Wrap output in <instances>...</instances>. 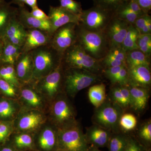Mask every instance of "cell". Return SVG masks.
Masks as SVG:
<instances>
[{
	"mask_svg": "<svg viewBox=\"0 0 151 151\" xmlns=\"http://www.w3.org/2000/svg\"><path fill=\"white\" fill-rule=\"evenodd\" d=\"M150 16L149 14H145L139 17L135 21L133 25L139 32L140 31L142 28L147 24V20Z\"/></svg>",
	"mask_w": 151,
	"mask_h": 151,
	"instance_id": "cell-45",
	"label": "cell"
},
{
	"mask_svg": "<svg viewBox=\"0 0 151 151\" xmlns=\"http://www.w3.org/2000/svg\"><path fill=\"white\" fill-rule=\"evenodd\" d=\"M94 5L99 6L103 8L113 11H115L124 4L127 0H92Z\"/></svg>",
	"mask_w": 151,
	"mask_h": 151,
	"instance_id": "cell-34",
	"label": "cell"
},
{
	"mask_svg": "<svg viewBox=\"0 0 151 151\" xmlns=\"http://www.w3.org/2000/svg\"><path fill=\"white\" fill-rule=\"evenodd\" d=\"M137 118L131 113L122 114L119 119V126L126 132H129L134 129L137 126Z\"/></svg>",
	"mask_w": 151,
	"mask_h": 151,
	"instance_id": "cell-32",
	"label": "cell"
},
{
	"mask_svg": "<svg viewBox=\"0 0 151 151\" xmlns=\"http://www.w3.org/2000/svg\"><path fill=\"white\" fill-rule=\"evenodd\" d=\"M86 151H102L99 150L98 148L89 145Z\"/></svg>",
	"mask_w": 151,
	"mask_h": 151,
	"instance_id": "cell-52",
	"label": "cell"
},
{
	"mask_svg": "<svg viewBox=\"0 0 151 151\" xmlns=\"http://www.w3.org/2000/svg\"><path fill=\"white\" fill-rule=\"evenodd\" d=\"M128 85L148 89L151 84L150 66L142 65L128 69Z\"/></svg>",
	"mask_w": 151,
	"mask_h": 151,
	"instance_id": "cell-15",
	"label": "cell"
},
{
	"mask_svg": "<svg viewBox=\"0 0 151 151\" xmlns=\"http://www.w3.org/2000/svg\"><path fill=\"white\" fill-rule=\"evenodd\" d=\"M17 86L0 78V91L6 96L14 97L16 94Z\"/></svg>",
	"mask_w": 151,
	"mask_h": 151,
	"instance_id": "cell-39",
	"label": "cell"
},
{
	"mask_svg": "<svg viewBox=\"0 0 151 151\" xmlns=\"http://www.w3.org/2000/svg\"><path fill=\"white\" fill-rule=\"evenodd\" d=\"M26 35L21 47L22 53L29 52L40 47L50 44L52 35L48 32L39 29H27Z\"/></svg>",
	"mask_w": 151,
	"mask_h": 151,
	"instance_id": "cell-12",
	"label": "cell"
},
{
	"mask_svg": "<svg viewBox=\"0 0 151 151\" xmlns=\"http://www.w3.org/2000/svg\"><path fill=\"white\" fill-rule=\"evenodd\" d=\"M58 151H67L66 150H60Z\"/></svg>",
	"mask_w": 151,
	"mask_h": 151,
	"instance_id": "cell-55",
	"label": "cell"
},
{
	"mask_svg": "<svg viewBox=\"0 0 151 151\" xmlns=\"http://www.w3.org/2000/svg\"><path fill=\"white\" fill-rule=\"evenodd\" d=\"M31 52L34 64L32 81H36L48 75L60 64L62 55L50 44L35 49Z\"/></svg>",
	"mask_w": 151,
	"mask_h": 151,
	"instance_id": "cell-1",
	"label": "cell"
},
{
	"mask_svg": "<svg viewBox=\"0 0 151 151\" xmlns=\"http://www.w3.org/2000/svg\"><path fill=\"white\" fill-rule=\"evenodd\" d=\"M26 32V29L20 23L16 16L11 20L1 39L22 47Z\"/></svg>",
	"mask_w": 151,
	"mask_h": 151,
	"instance_id": "cell-17",
	"label": "cell"
},
{
	"mask_svg": "<svg viewBox=\"0 0 151 151\" xmlns=\"http://www.w3.org/2000/svg\"><path fill=\"white\" fill-rule=\"evenodd\" d=\"M17 8L4 1L0 2V39H2L11 20L16 16Z\"/></svg>",
	"mask_w": 151,
	"mask_h": 151,
	"instance_id": "cell-20",
	"label": "cell"
},
{
	"mask_svg": "<svg viewBox=\"0 0 151 151\" xmlns=\"http://www.w3.org/2000/svg\"><path fill=\"white\" fill-rule=\"evenodd\" d=\"M15 111L13 103L6 99L0 100V119H5L13 115Z\"/></svg>",
	"mask_w": 151,
	"mask_h": 151,
	"instance_id": "cell-35",
	"label": "cell"
},
{
	"mask_svg": "<svg viewBox=\"0 0 151 151\" xmlns=\"http://www.w3.org/2000/svg\"><path fill=\"white\" fill-rule=\"evenodd\" d=\"M124 151H145V149L138 142L136 138L129 136Z\"/></svg>",
	"mask_w": 151,
	"mask_h": 151,
	"instance_id": "cell-41",
	"label": "cell"
},
{
	"mask_svg": "<svg viewBox=\"0 0 151 151\" xmlns=\"http://www.w3.org/2000/svg\"><path fill=\"white\" fill-rule=\"evenodd\" d=\"M15 142L18 147L20 148L30 147L32 145V138L29 135L23 134L16 137Z\"/></svg>",
	"mask_w": 151,
	"mask_h": 151,
	"instance_id": "cell-40",
	"label": "cell"
},
{
	"mask_svg": "<svg viewBox=\"0 0 151 151\" xmlns=\"http://www.w3.org/2000/svg\"><path fill=\"white\" fill-rule=\"evenodd\" d=\"M139 49L127 52L126 63L128 69L139 66L145 65L150 66V59Z\"/></svg>",
	"mask_w": 151,
	"mask_h": 151,
	"instance_id": "cell-22",
	"label": "cell"
},
{
	"mask_svg": "<svg viewBox=\"0 0 151 151\" xmlns=\"http://www.w3.org/2000/svg\"><path fill=\"white\" fill-rule=\"evenodd\" d=\"M140 36L149 45L151 46V34L140 35Z\"/></svg>",
	"mask_w": 151,
	"mask_h": 151,
	"instance_id": "cell-48",
	"label": "cell"
},
{
	"mask_svg": "<svg viewBox=\"0 0 151 151\" xmlns=\"http://www.w3.org/2000/svg\"><path fill=\"white\" fill-rule=\"evenodd\" d=\"M77 25L70 23L57 29L52 36L50 45L62 55L67 49L77 42Z\"/></svg>",
	"mask_w": 151,
	"mask_h": 151,
	"instance_id": "cell-8",
	"label": "cell"
},
{
	"mask_svg": "<svg viewBox=\"0 0 151 151\" xmlns=\"http://www.w3.org/2000/svg\"><path fill=\"white\" fill-rule=\"evenodd\" d=\"M42 117L39 113H31L24 115L20 119L19 127L22 130L32 129L37 127L42 121Z\"/></svg>",
	"mask_w": 151,
	"mask_h": 151,
	"instance_id": "cell-26",
	"label": "cell"
},
{
	"mask_svg": "<svg viewBox=\"0 0 151 151\" xmlns=\"http://www.w3.org/2000/svg\"><path fill=\"white\" fill-rule=\"evenodd\" d=\"M129 136L124 133H113L112 134L108 147L109 151H124L129 140Z\"/></svg>",
	"mask_w": 151,
	"mask_h": 151,
	"instance_id": "cell-25",
	"label": "cell"
},
{
	"mask_svg": "<svg viewBox=\"0 0 151 151\" xmlns=\"http://www.w3.org/2000/svg\"><path fill=\"white\" fill-rule=\"evenodd\" d=\"M144 13L149 14L151 9V0H135Z\"/></svg>",
	"mask_w": 151,
	"mask_h": 151,
	"instance_id": "cell-47",
	"label": "cell"
},
{
	"mask_svg": "<svg viewBox=\"0 0 151 151\" xmlns=\"http://www.w3.org/2000/svg\"><path fill=\"white\" fill-rule=\"evenodd\" d=\"M22 96L30 106L38 107L42 105V100L36 92L29 87H24L22 90Z\"/></svg>",
	"mask_w": 151,
	"mask_h": 151,
	"instance_id": "cell-31",
	"label": "cell"
},
{
	"mask_svg": "<svg viewBox=\"0 0 151 151\" xmlns=\"http://www.w3.org/2000/svg\"><path fill=\"white\" fill-rule=\"evenodd\" d=\"M124 66V65H122L116 67L108 68H104L103 70L105 76L110 80V81H111L116 75L119 73L120 70Z\"/></svg>",
	"mask_w": 151,
	"mask_h": 151,
	"instance_id": "cell-43",
	"label": "cell"
},
{
	"mask_svg": "<svg viewBox=\"0 0 151 151\" xmlns=\"http://www.w3.org/2000/svg\"><path fill=\"white\" fill-rule=\"evenodd\" d=\"M16 17L20 23L25 29H39L48 32L52 36L51 25L49 21L38 19L32 16L30 12L25 7H19L17 10Z\"/></svg>",
	"mask_w": 151,
	"mask_h": 151,
	"instance_id": "cell-14",
	"label": "cell"
},
{
	"mask_svg": "<svg viewBox=\"0 0 151 151\" xmlns=\"http://www.w3.org/2000/svg\"><path fill=\"white\" fill-rule=\"evenodd\" d=\"M132 98V107L142 111L145 108L149 98L148 89L128 85Z\"/></svg>",
	"mask_w": 151,
	"mask_h": 151,
	"instance_id": "cell-19",
	"label": "cell"
},
{
	"mask_svg": "<svg viewBox=\"0 0 151 151\" xmlns=\"http://www.w3.org/2000/svg\"><path fill=\"white\" fill-rule=\"evenodd\" d=\"M1 151H14L10 148L9 147H4L3 148Z\"/></svg>",
	"mask_w": 151,
	"mask_h": 151,
	"instance_id": "cell-54",
	"label": "cell"
},
{
	"mask_svg": "<svg viewBox=\"0 0 151 151\" xmlns=\"http://www.w3.org/2000/svg\"><path fill=\"white\" fill-rule=\"evenodd\" d=\"M139 35V31L132 24H130L122 47L126 52L138 49L137 40Z\"/></svg>",
	"mask_w": 151,
	"mask_h": 151,
	"instance_id": "cell-27",
	"label": "cell"
},
{
	"mask_svg": "<svg viewBox=\"0 0 151 151\" xmlns=\"http://www.w3.org/2000/svg\"><path fill=\"white\" fill-rule=\"evenodd\" d=\"M138 139L137 140L142 146L146 149H150L151 144V121L143 124L138 133Z\"/></svg>",
	"mask_w": 151,
	"mask_h": 151,
	"instance_id": "cell-29",
	"label": "cell"
},
{
	"mask_svg": "<svg viewBox=\"0 0 151 151\" xmlns=\"http://www.w3.org/2000/svg\"><path fill=\"white\" fill-rule=\"evenodd\" d=\"M112 134L110 131L95 125L87 129L85 135L89 145L99 148L107 147Z\"/></svg>",
	"mask_w": 151,
	"mask_h": 151,
	"instance_id": "cell-18",
	"label": "cell"
},
{
	"mask_svg": "<svg viewBox=\"0 0 151 151\" xmlns=\"http://www.w3.org/2000/svg\"><path fill=\"white\" fill-rule=\"evenodd\" d=\"M89 101L96 108L101 106L106 100V86L104 84L91 86L88 91Z\"/></svg>",
	"mask_w": 151,
	"mask_h": 151,
	"instance_id": "cell-23",
	"label": "cell"
},
{
	"mask_svg": "<svg viewBox=\"0 0 151 151\" xmlns=\"http://www.w3.org/2000/svg\"><path fill=\"white\" fill-rule=\"evenodd\" d=\"M10 131V127L8 124L0 123V142L5 140Z\"/></svg>",
	"mask_w": 151,
	"mask_h": 151,
	"instance_id": "cell-46",
	"label": "cell"
},
{
	"mask_svg": "<svg viewBox=\"0 0 151 151\" xmlns=\"http://www.w3.org/2000/svg\"><path fill=\"white\" fill-rule=\"evenodd\" d=\"M114 16L124 20L130 24L133 25L135 21L140 16L128 9L123 4L115 11Z\"/></svg>",
	"mask_w": 151,
	"mask_h": 151,
	"instance_id": "cell-30",
	"label": "cell"
},
{
	"mask_svg": "<svg viewBox=\"0 0 151 151\" xmlns=\"http://www.w3.org/2000/svg\"><path fill=\"white\" fill-rule=\"evenodd\" d=\"M63 67L62 61L56 68L48 75L35 81L37 88L52 97L59 92L63 82Z\"/></svg>",
	"mask_w": 151,
	"mask_h": 151,
	"instance_id": "cell-9",
	"label": "cell"
},
{
	"mask_svg": "<svg viewBox=\"0 0 151 151\" xmlns=\"http://www.w3.org/2000/svg\"><path fill=\"white\" fill-rule=\"evenodd\" d=\"M60 150L67 151H86L88 145L85 134L76 123L63 127L58 133Z\"/></svg>",
	"mask_w": 151,
	"mask_h": 151,
	"instance_id": "cell-5",
	"label": "cell"
},
{
	"mask_svg": "<svg viewBox=\"0 0 151 151\" xmlns=\"http://www.w3.org/2000/svg\"><path fill=\"white\" fill-rule=\"evenodd\" d=\"M111 95L112 102L119 105L123 109L130 107L120 91L119 85L112 88L111 90Z\"/></svg>",
	"mask_w": 151,
	"mask_h": 151,
	"instance_id": "cell-36",
	"label": "cell"
},
{
	"mask_svg": "<svg viewBox=\"0 0 151 151\" xmlns=\"http://www.w3.org/2000/svg\"><path fill=\"white\" fill-rule=\"evenodd\" d=\"M123 109L111 101H106L96 108L93 121L97 126L113 133H117L119 119L123 113Z\"/></svg>",
	"mask_w": 151,
	"mask_h": 151,
	"instance_id": "cell-7",
	"label": "cell"
},
{
	"mask_svg": "<svg viewBox=\"0 0 151 151\" xmlns=\"http://www.w3.org/2000/svg\"><path fill=\"white\" fill-rule=\"evenodd\" d=\"M60 6L74 14L80 16L83 9L81 3L74 0H58Z\"/></svg>",
	"mask_w": 151,
	"mask_h": 151,
	"instance_id": "cell-33",
	"label": "cell"
},
{
	"mask_svg": "<svg viewBox=\"0 0 151 151\" xmlns=\"http://www.w3.org/2000/svg\"><path fill=\"white\" fill-rule=\"evenodd\" d=\"M77 43L86 53L95 59L101 60L110 50L105 33L87 30L77 25Z\"/></svg>",
	"mask_w": 151,
	"mask_h": 151,
	"instance_id": "cell-2",
	"label": "cell"
},
{
	"mask_svg": "<svg viewBox=\"0 0 151 151\" xmlns=\"http://www.w3.org/2000/svg\"><path fill=\"white\" fill-rule=\"evenodd\" d=\"M130 24L127 22L114 16L104 31L110 49L122 47Z\"/></svg>",
	"mask_w": 151,
	"mask_h": 151,
	"instance_id": "cell-10",
	"label": "cell"
},
{
	"mask_svg": "<svg viewBox=\"0 0 151 151\" xmlns=\"http://www.w3.org/2000/svg\"><path fill=\"white\" fill-rule=\"evenodd\" d=\"M114 16V12L94 6L83 10L78 25L87 30L103 32Z\"/></svg>",
	"mask_w": 151,
	"mask_h": 151,
	"instance_id": "cell-6",
	"label": "cell"
},
{
	"mask_svg": "<svg viewBox=\"0 0 151 151\" xmlns=\"http://www.w3.org/2000/svg\"><path fill=\"white\" fill-rule=\"evenodd\" d=\"M48 16L52 35L57 29L63 26L70 23L78 24L80 21L79 16L64 9L60 6H50Z\"/></svg>",
	"mask_w": 151,
	"mask_h": 151,
	"instance_id": "cell-11",
	"label": "cell"
},
{
	"mask_svg": "<svg viewBox=\"0 0 151 151\" xmlns=\"http://www.w3.org/2000/svg\"><path fill=\"white\" fill-rule=\"evenodd\" d=\"M63 71V82L67 94L74 97L79 91L96 83L100 79L99 74L80 68H66Z\"/></svg>",
	"mask_w": 151,
	"mask_h": 151,
	"instance_id": "cell-4",
	"label": "cell"
},
{
	"mask_svg": "<svg viewBox=\"0 0 151 151\" xmlns=\"http://www.w3.org/2000/svg\"><path fill=\"white\" fill-rule=\"evenodd\" d=\"M26 0H12V3L19 6V7H24Z\"/></svg>",
	"mask_w": 151,
	"mask_h": 151,
	"instance_id": "cell-50",
	"label": "cell"
},
{
	"mask_svg": "<svg viewBox=\"0 0 151 151\" xmlns=\"http://www.w3.org/2000/svg\"><path fill=\"white\" fill-rule=\"evenodd\" d=\"M123 4L140 16L145 14L141 9L135 0H127L126 1L124 2Z\"/></svg>",
	"mask_w": 151,
	"mask_h": 151,
	"instance_id": "cell-42",
	"label": "cell"
},
{
	"mask_svg": "<svg viewBox=\"0 0 151 151\" xmlns=\"http://www.w3.org/2000/svg\"><path fill=\"white\" fill-rule=\"evenodd\" d=\"M39 143L42 149L45 150H50L56 145H58V134L50 128L45 129L40 137Z\"/></svg>",
	"mask_w": 151,
	"mask_h": 151,
	"instance_id": "cell-24",
	"label": "cell"
},
{
	"mask_svg": "<svg viewBox=\"0 0 151 151\" xmlns=\"http://www.w3.org/2000/svg\"><path fill=\"white\" fill-rule=\"evenodd\" d=\"M19 82L28 84L32 81L33 75L34 64L31 52L22 53L14 65Z\"/></svg>",
	"mask_w": 151,
	"mask_h": 151,
	"instance_id": "cell-13",
	"label": "cell"
},
{
	"mask_svg": "<svg viewBox=\"0 0 151 151\" xmlns=\"http://www.w3.org/2000/svg\"><path fill=\"white\" fill-rule=\"evenodd\" d=\"M111 84L115 85L118 84L120 86H127L129 83V75L127 65H124L119 71V73L111 81Z\"/></svg>",
	"mask_w": 151,
	"mask_h": 151,
	"instance_id": "cell-37",
	"label": "cell"
},
{
	"mask_svg": "<svg viewBox=\"0 0 151 151\" xmlns=\"http://www.w3.org/2000/svg\"><path fill=\"white\" fill-rule=\"evenodd\" d=\"M4 1V0H0V2H1Z\"/></svg>",
	"mask_w": 151,
	"mask_h": 151,
	"instance_id": "cell-56",
	"label": "cell"
},
{
	"mask_svg": "<svg viewBox=\"0 0 151 151\" xmlns=\"http://www.w3.org/2000/svg\"><path fill=\"white\" fill-rule=\"evenodd\" d=\"M147 25L148 28L149 30L151 32V17L150 16H149L147 22Z\"/></svg>",
	"mask_w": 151,
	"mask_h": 151,
	"instance_id": "cell-53",
	"label": "cell"
},
{
	"mask_svg": "<svg viewBox=\"0 0 151 151\" xmlns=\"http://www.w3.org/2000/svg\"><path fill=\"white\" fill-rule=\"evenodd\" d=\"M0 78L14 84L17 87L21 86L14 65L3 64L0 66Z\"/></svg>",
	"mask_w": 151,
	"mask_h": 151,
	"instance_id": "cell-28",
	"label": "cell"
},
{
	"mask_svg": "<svg viewBox=\"0 0 151 151\" xmlns=\"http://www.w3.org/2000/svg\"><path fill=\"white\" fill-rule=\"evenodd\" d=\"M3 45H4V42L2 40L0 39V66L3 64L2 58Z\"/></svg>",
	"mask_w": 151,
	"mask_h": 151,
	"instance_id": "cell-51",
	"label": "cell"
},
{
	"mask_svg": "<svg viewBox=\"0 0 151 151\" xmlns=\"http://www.w3.org/2000/svg\"><path fill=\"white\" fill-rule=\"evenodd\" d=\"M30 13L33 16L38 19L42 21L49 20L48 15H47L42 10L40 9L38 6L32 9V11Z\"/></svg>",
	"mask_w": 151,
	"mask_h": 151,
	"instance_id": "cell-44",
	"label": "cell"
},
{
	"mask_svg": "<svg viewBox=\"0 0 151 151\" xmlns=\"http://www.w3.org/2000/svg\"><path fill=\"white\" fill-rule=\"evenodd\" d=\"M127 52L122 47L110 48L106 56L126 63Z\"/></svg>",
	"mask_w": 151,
	"mask_h": 151,
	"instance_id": "cell-38",
	"label": "cell"
},
{
	"mask_svg": "<svg viewBox=\"0 0 151 151\" xmlns=\"http://www.w3.org/2000/svg\"><path fill=\"white\" fill-rule=\"evenodd\" d=\"M61 61L64 67L84 69L95 74H99L103 70L101 60L86 53L77 42L64 52Z\"/></svg>",
	"mask_w": 151,
	"mask_h": 151,
	"instance_id": "cell-3",
	"label": "cell"
},
{
	"mask_svg": "<svg viewBox=\"0 0 151 151\" xmlns=\"http://www.w3.org/2000/svg\"><path fill=\"white\" fill-rule=\"evenodd\" d=\"M2 40L4 42L2 58L3 64L14 65L19 56L22 54L21 47Z\"/></svg>",
	"mask_w": 151,
	"mask_h": 151,
	"instance_id": "cell-21",
	"label": "cell"
},
{
	"mask_svg": "<svg viewBox=\"0 0 151 151\" xmlns=\"http://www.w3.org/2000/svg\"><path fill=\"white\" fill-rule=\"evenodd\" d=\"M52 111L57 123L62 127L73 123L74 112L67 100H57L53 105Z\"/></svg>",
	"mask_w": 151,
	"mask_h": 151,
	"instance_id": "cell-16",
	"label": "cell"
},
{
	"mask_svg": "<svg viewBox=\"0 0 151 151\" xmlns=\"http://www.w3.org/2000/svg\"><path fill=\"white\" fill-rule=\"evenodd\" d=\"M25 4L27 5L32 9L37 6V0H26Z\"/></svg>",
	"mask_w": 151,
	"mask_h": 151,
	"instance_id": "cell-49",
	"label": "cell"
}]
</instances>
